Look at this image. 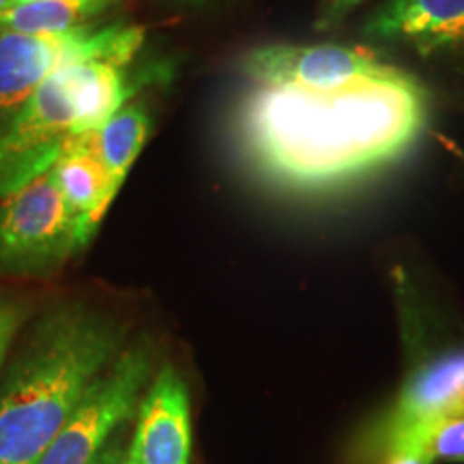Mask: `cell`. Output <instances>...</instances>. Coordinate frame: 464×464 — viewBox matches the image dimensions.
<instances>
[{"label": "cell", "instance_id": "cell-13", "mask_svg": "<svg viewBox=\"0 0 464 464\" xmlns=\"http://www.w3.org/2000/svg\"><path fill=\"white\" fill-rule=\"evenodd\" d=\"M150 114L142 103H130L116 112L108 123L95 133L97 153L108 172L110 191L116 198L123 188L133 161L138 160L144 144L149 140Z\"/></svg>", "mask_w": 464, "mask_h": 464}, {"label": "cell", "instance_id": "cell-8", "mask_svg": "<svg viewBox=\"0 0 464 464\" xmlns=\"http://www.w3.org/2000/svg\"><path fill=\"white\" fill-rule=\"evenodd\" d=\"M249 84L305 92H334L385 78L396 67L372 54L342 45H263L239 61Z\"/></svg>", "mask_w": 464, "mask_h": 464}, {"label": "cell", "instance_id": "cell-14", "mask_svg": "<svg viewBox=\"0 0 464 464\" xmlns=\"http://www.w3.org/2000/svg\"><path fill=\"white\" fill-rule=\"evenodd\" d=\"M123 0H37L20 3L0 14V26L20 33L58 34L92 24Z\"/></svg>", "mask_w": 464, "mask_h": 464}, {"label": "cell", "instance_id": "cell-17", "mask_svg": "<svg viewBox=\"0 0 464 464\" xmlns=\"http://www.w3.org/2000/svg\"><path fill=\"white\" fill-rule=\"evenodd\" d=\"M359 0H324V11L321 15V26H332L340 22L348 11H351Z\"/></svg>", "mask_w": 464, "mask_h": 464}, {"label": "cell", "instance_id": "cell-9", "mask_svg": "<svg viewBox=\"0 0 464 464\" xmlns=\"http://www.w3.org/2000/svg\"><path fill=\"white\" fill-rule=\"evenodd\" d=\"M142 44L144 28L130 26L125 37L110 50L73 63L72 95L78 133L100 130L125 106L133 92L140 89V84L153 82L158 78V73L138 75V78L130 75V67Z\"/></svg>", "mask_w": 464, "mask_h": 464}, {"label": "cell", "instance_id": "cell-2", "mask_svg": "<svg viewBox=\"0 0 464 464\" xmlns=\"http://www.w3.org/2000/svg\"><path fill=\"white\" fill-rule=\"evenodd\" d=\"M121 332L84 310L39 324L0 385V464H37L114 357Z\"/></svg>", "mask_w": 464, "mask_h": 464}, {"label": "cell", "instance_id": "cell-5", "mask_svg": "<svg viewBox=\"0 0 464 464\" xmlns=\"http://www.w3.org/2000/svg\"><path fill=\"white\" fill-rule=\"evenodd\" d=\"M73 63L50 73L0 136V200L48 172L63 149L80 136L72 95Z\"/></svg>", "mask_w": 464, "mask_h": 464}, {"label": "cell", "instance_id": "cell-15", "mask_svg": "<svg viewBox=\"0 0 464 464\" xmlns=\"http://www.w3.org/2000/svg\"><path fill=\"white\" fill-rule=\"evenodd\" d=\"M420 450L437 460L464 462V413L439 421L421 440Z\"/></svg>", "mask_w": 464, "mask_h": 464}, {"label": "cell", "instance_id": "cell-6", "mask_svg": "<svg viewBox=\"0 0 464 464\" xmlns=\"http://www.w3.org/2000/svg\"><path fill=\"white\" fill-rule=\"evenodd\" d=\"M127 28L92 22L67 33L34 34L0 26V136L50 73L65 63L110 50Z\"/></svg>", "mask_w": 464, "mask_h": 464}, {"label": "cell", "instance_id": "cell-7", "mask_svg": "<svg viewBox=\"0 0 464 464\" xmlns=\"http://www.w3.org/2000/svg\"><path fill=\"white\" fill-rule=\"evenodd\" d=\"M150 374V355L133 346L97 379L37 464H91L131 415Z\"/></svg>", "mask_w": 464, "mask_h": 464}, {"label": "cell", "instance_id": "cell-10", "mask_svg": "<svg viewBox=\"0 0 464 464\" xmlns=\"http://www.w3.org/2000/svg\"><path fill=\"white\" fill-rule=\"evenodd\" d=\"M191 417L183 376L166 365L138 411L136 432L123 464H189Z\"/></svg>", "mask_w": 464, "mask_h": 464}, {"label": "cell", "instance_id": "cell-16", "mask_svg": "<svg viewBox=\"0 0 464 464\" xmlns=\"http://www.w3.org/2000/svg\"><path fill=\"white\" fill-rule=\"evenodd\" d=\"M24 307L17 305L15 301L0 297V363H3L5 355H7L11 340L20 329V324L24 323Z\"/></svg>", "mask_w": 464, "mask_h": 464}, {"label": "cell", "instance_id": "cell-1", "mask_svg": "<svg viewBox=\"0 0 464 464\" xmlns=\"http://www.w3.org/2000/svg\"><path fill=\"white\" fill-rule=\"evenodd\" d=\"M426 121V89L396 69L334 92L249 84L232 110L230 138L263 181L310 194L393 164Z\"/></svg>", "mask_w": 464, "mask_h": 464}, {"label": "cell", "instance_id": "cell-12", "mask_svg": "<svg viewBox=\"0 0 464 464\" xmlns=\"http://www.w3.org/2000/svg\"><path fill=\"white\" fill-rule=\"evenodd\" d=\"M365 33L430 54L464 39V0H387L368 20Z\"/></svg>", "mask_w": 464, "mask_h": 464}, {"label": "cell", "instance_id": "cell-18", "mask_svg": "<svg viewBox=\"0 0 464 464\" xmlns=\"http://www.w3.org/2000/svg\"><path fill=\"white\" fill-rule=\"evenodd\" d=\"M381 464H434L430 458L423 454L421 450H402L396 451V454L387 456Z\"/></svg>", "mask_w": 464, "mask_h": 464}, {"label": "cell", "instance_id": "cell-19", "mask_svg": "<svg viewBox=\"0 0 464 464\" xmlns=\"http://www.w3.org/2000/svg\"><path fill=\"white\" fill-rule=\"evenodd\" d=\"M125 450L119 440H110L106 448L102 450V454L95 458L91 464H123Z\"/></svg>", "mask_w": 464, "mask_h": 464}, {"label": "cell", "instance_id": "cell-21", "mask_svg": "<svg viewBox=\"0 0 464 464\" xmlns=\"http://www.w3.org/2000/svg\"><path fill=\"white\" fill-rule=\"evenodd\" d=\"M15 5V0H0V14H3V11H7L9 7H14Z\"/></svg>", "mask_w": 464, "mask_h": 464}, {"label": "cell", "instance_id": "cell-3", "mask_svg": "<svg viewBox=\"0 0 464 464\" xmlns=\"http://www.w3.org/2000/svg\"><path fill=\"white\" fill-rule=\"evenodd\" d=\"M78 252L75 222L52 172L0 200V269L48 274Z\"/></svg>", "mask_w": 464, "mask_h": 464}, {"label": "cell", "instance_id": "cell-4", "mask_svg": "<svg viewBox=\"0 0 464 464\" xmlns=\"http://www.w3.org/2000/svg\"><path fill=\"white\" fill-rule=\"evenodd\" d=\"M464 413V348H448L417 363L393 406L365 432L362 454L372 460L420 450L423 437L448 417Z\"/></svg>", "mask_w": 464, "mask_h": 464}, {"label": "cell", "instance_id": "cell-20", "mask_svg": "<svg viewBox=\"0 0 464 464\" xmlns=\"http://www.w3.org/2000/svg\"><path fill=\"white\" fill-rule=\"evenodd\" d=\"M172 5H185V7H198V5H205L208 0H168Z\"/></svg>", "mask_w": 464, "mask_h": 464}, {"label": "cell", "instance_id": "cell-22", "mask_svg": "<svg viewBox=\"0 0 464 464\" xmlns=\"http://www.w3.org/2000/svg\"><path fill=\"white\" fill-rule=\"evenodd\" d=\"M20 3H37V0H15V5H20Z\"/></svg>", "mask_w": 464, "mask_h": 464}, {"label": "cell", "instance_id": "cell-11", "mask_svg": "<svg viewBox=\"0 0 464 464\" xmlns=\"http://www.w3.org/2000/svg\"><path fill=\"white\" fill-rule=\"evenodd\" d=\"M95 133H80L63 149L50 172L75 222V239L82 249L92 239L114 202L108 172L97 153Z\"/></svg>", "mask_w": 464, "mask_h": 464}]
</instances>
